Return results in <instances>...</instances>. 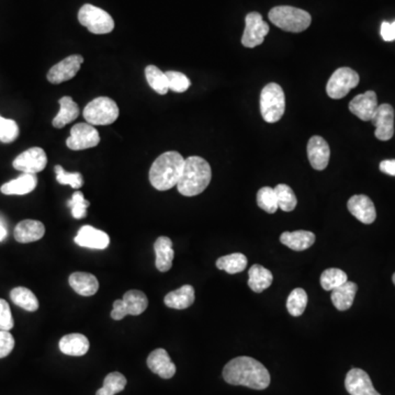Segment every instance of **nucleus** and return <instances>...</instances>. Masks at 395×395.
Returning a JSON list of instances; mask_svg holds the SVG:
<instances>
[{
	"instance_id": "nucleus-1",
	"label": "nucleus",
	"mask_w": 395,
	"mask_h": 395,
	"mask_svg": "<svg viewBox=\"0 0 395 395\" xmlns=\"http://www.w3.org/2000/svg\"><path fill=\"white\" fill-rule=\"evenodd\" d=\"M223 378L229 385H243L254 390H265L271 385V375L263 364L250 357H237L227 362Z\"/></svg>"
},
{
	"instance_id": "nucleus-2",
	"label": "nucleus",
	"mask_w": 395,
	"mask_h": 395,
	"mask_svg": "<svg viewBox=\"0 0 395 395\" xmlns=\"http://www.w3.org/2000/svg\"><path fill=\"white\" fill-rule=\"evenodd\" d=\"M212 179L211 166L204 158L190 156L185 159L184 169L177 188L185 196H194L208 188Z\"/></svg>"
},
{
	"instance_id": "nucleus-3",
	"label": "nucleus",
	"mask_w": 395,
	"mask_h": 395,
	"mask_svg": "<svg viewBox=\"0 0 395 395\" xmlns=\"http://www.w3.org/2000/svg\"><path fill=\"white\" fill-rule=\"evenodd\" d=\"M185 158L178 152H166L158 156L150 169V181L152 186L159 192H166L178 184Z\"/></svg>"
},
{
	"instance_id": "nucleus-4",
	"label": "nucleus",
	"mask_w": 395,
	"mask_h": 395,
	"mask_svg": "<svg viewBox=\"0 0 395 395\" xmlns=\"http://www.w3.org/2000/svg\"><path fill=\"white\" fill-rule=\"evenodd\" d=\"M268 17L275 27L292 34L303 32L312 22L308 11L291 6H277L269 11Z\"/></svg>"
},
{
	"instance_id": "nucleus-5",
	"label": "nucleus",
	"mask_w": 395,
	"mask_h": 395,
	"mask_svg": "<svg viewBox=\"0 0 395 395\" xmlns=\"http://www.w3.org/2000/svg\"><path fill=\"white\" fill-rule=\"evenodd\" d=\"M286 110V97L282 88L275 82L266 85L260 94V113L267 123L281 120Z\"/></svg>"
},
{
	"instance_id": "nucleus-6",
	"label": "nucleus",
	"mask_w": 395,
	"mask_h": 395,
	"mask_svg": "<svg viewBox=\"0 0 395 395\" xmlns=\"http://www.w3.org/2000/svg\"><path fill=\"white\" fill-rule=\"evenodd\" d=\"M120 110L111 98L98 97L84 109V117L92 125H109L117 121Z\"/></svg>"
},
{
	"instance_id": "nucleus-7",
	"label": "nucleus",
	"mask_w": 395,
	"mask_h": 395,
	"mask_svg": "<svg viewBox=\"0 0 395 395\" xmlns=\"http://www.w3.org/2000/svg\"><path fill=\"white\" fill-rule=\"evenodd\" d=\"M78 20L82 26L86 27L94 34H108L115 29L113 17L101 8L90 3L80 8Z\"/></svg>"
},
{
	"instance_id": "nucleus-8",
	"label": "nucleus",
	"mask_w": 395,
	"mask_h": 395,
	"mask_svg": "<svg viewBox=\"0 0 395 395\" xmlns=\"http://www.w3.org/2000/svg\"><path fill=\"white\" fill-rule=\"evenodd\" d=\"M359 75L350 67H340L331 75L326 85V92L331 99H342L359 84Z\"/></svg>"
},
{
	"instance_id": "nucleus-9",
	"label": "nucleus",
	"mask_w": 395,
	"mask_h": 395,
	"mask_svg": "<svg viewBox=\"0 0 395 395\" xmlns=\"http://www.w3.org/2000/svg\"><path fill=\"white\" fill-rule=\"evenodd\" d=\"M268 34L269 26L259 13L254 11L245 17V30L242 36V44L245 48L254 49L263 44Z\"/></svg>"
},
{
	"instance_id": "nucleus-10",
	"label": "nucleus",
	"mask_w": 395,
	"mask_h": 395,
	"mask_svg": "<svg viewBox=\"0 0 395 395\" xmlns=\"http://www.w3.org/2000/svg\"><path fill=\"white\" fill-rule=\"evenodd\" d=\"M100 143L99 132L89 123H78L73 127L66 145L72 151L96 148Z\"/></svg>"
},
{
	"instance_id": "nucleus-11",
	"label": "nucleus",
	"mask_w": 395,
	"mask_h": 395,
	"mask_svg": "<svg viewBox=\"0 0 395 395\" xmlns=\"http://www.w3.org/2000/svg\"><path fill=\"white\" fill-rule=\"evenodd\" d=\"M46 164H48V156L43 148H31L17 156L13 166V168L21 173L36 175L45 169Z\"/></svg>"
},
{
	"instance_id": "nucleus-12",
	"label": "nucleus",
	"mask_w": 395,
	"mask_h": 395,
	"mask_svg": "<svg viewBox=\"0 0 395 395\" xmlns=\"http://www.w3.org/2000/svg\"><path fill=\"white\" fill-rule=\"evenodd\" d=\"M84 63L82 55H71L63 61L54 65L48 73V80L51 84L59 85L74 78L78 74L79 69Z\"/></svg>"
},
{
	"instance_id": "nucleus-13",
	"label": "nucleus",
	"mask_w": 395,
	"mask_h": 395,
	"mask_svg": "<svg viewBox=\"0 0 395 395\" xmlns=\"http://www.w3.org/2000/svg\"><path fill=\"white\" fill-rule=\"evenodd\" d=\"M371 122L375 127L378 140L389 141L394 136V109L389 103L379 105Z\"/></svg>"
},
{
	"instance_id": "nucleus-14",
	"label": "nucleus",
	"mask_w": 395,
	"mask_h": 395,
	"mask_svg": "<svg viewBox=\"0 0 395 395\" xmlns=\"http://www.w3.org/2000/svg\"><path fill=\"white\" fill-rule=\"evenodd\" d=\"M345 387L350 395H381L375 391L369 375L357 368L347 373Z\"/></svg>"
},
{
	"instance_id": "nucleus-15",
	"label": "nucleus",
	"mask_w": 395,
	"mask_h": 395,
	"mask_svg": "<svg viewBox=\"0 0 395 395\" xmlns=\"http://www.w3.org/2000/svg\"><path fill=\"white\" fill-rule=\"evenodd\" d=\"M378 107L377 94L373 90L358 94L350 103V113L362 121H371Z\"/></svg>"
},
{
	"instance_id": "nucleus-16",
	"label": "nucleus",
	"mask_w": 395,
	"mask_h": 395,
	"mask_svg": "<svg viewBox=\"0 0 395 395\" xmlns=\"http://www.w3.org/2000/svg\"><path fill=\"white\" fill-rule=\"evenodd\" d=\"M347 207L350 213L364 224H371L375 222L377 212L375 204L369 196L365 194H356L348 200Z\"/></svg>"
},
{
	"instance_id": "nucleus-17",
	"label": "nucleus",
	"mask_w": 395,
	"mask_h": 395,
	"mask_svg": "<svg viewBox=\"0 0 395 395\" xmlns=\"http://www.w3.org/2000/svg\"><path fill=\"white\" fill-rule=\"evenodd\" d=\"M308 157L312 167L316 171H324L329 165L331 148L322 136H312L308 143Z\"/></svg>"
},
{
	"instance_id": "nucleus-18",
	"label": "nucleus",
	"mask_w": 395,
	"mask_h": 395,
	"mask_svg": "<svg viewBox=\"0 0 395 395\" xmlns=\"http://www.w3.org/2000/svg\"><path fill=\"white\" fill-rule=\"evenodd\" d=\"M75 243L80 247L106 250L109 246L110 237L103 231L97 230L90 225H85L77 233Z\"/></svg>"
},
{
	"instance_id": "nucleus-19",
	"label": "nucleus",
	"mask_w": 395,
	"mask_h": 395,
	"mask_svg": "<svg viewBox=\"0 0 395 395\" xmlns=\"http://www.w3.org/2000/svg\"><path fill=\"white\" fill-rule=\"evenodd\" d=\"M146 362L152 373L159 375L161 379H171L176 373V366L171 361L168 352L163 348L152 352Z\"/></svg>"
},
{
	"instance_id": "nucleus-20",
	"label": "nucleus",
	"mask_w": 395,
	"mask_h": 395,
	"mask_svg": "<svg viewBox=\"0 0 395 395\" xmlns=\"http://www.w3.org/2000/svg\"><path fill=\"white\" fill-rule=\"evenodd\" d=\"M45 234V227L43 223L36 220H23L15 227V240L21 244L36 242L41 240Z\"/></svg>"
},
{
	"instance_id": "nucleus-21",
	"label": "nucleus",
	"mask_w": 395,
	"mask_h": 395,
	"mask_svg": "<svg viewBox=\"0 0 395 395\" xmlns=\"http://www.w3.org/2000/svg\"><path fill=\"white\" fill-rule=\"evenodd\" d=\"M38 185V177L32 173H22L17 179L6 182L0 192L7 196H23L34 192Z\"/></svg>"
},
{
	"instance_id": "nucleus-22",
	"label": "nucleus",
	"mask_w": 395,
	"mask_h": 395,
	"mask_svg": "<svg viewBox=\"0 0 395 395\" xmlns=\"http://www.w3.org/2000/svg\"><path fill=\"white\" fill-rule=\"evenodd\" d=\"M154 250H155L156 256L155 265L158 271L161 273L171 271L173 257H175L173 242L171 238L166 236L158 237L154 244Z\"/></svg>"
},
{
	"instance_id": "nucleus-23",
	"label": "nucleus",
	"mask_w": 395,
	"mask_h": 395,
	"mask_svg": "<svg viewBox=\"0 0 395 395\" xmlns=\"http://www.w3.org/2000/svg\"><path fill=\"white\" fill-rule=\"evenodd\" d=\"M69 282L73 290L82 296H94L97 294L99 289L98 279L92 273H80V271L72 273L69 275Z\"/></svg>"
},
{
	"instance_id": "nucleus-24",
	"label": "nucleus",
	"mask_w": 395,
	"mask_h": 395,
	"mask_svg": "<svg viewBox=\"0 0 395 395\" xmlns=\"http://www.w3.org/2000/svg\"><path fill=\"white\" fill-rule=\"evenodd\" d=\"M59 346L63 354L80 357L89 350V340L85 335L74 333V334L65 335L64 337H62Z\"/></svg>"
},
{
	"instance_id": "nucleus-25",
	"label": "nucleus",
	"mask_w": 395,
	"mask_h": 395,
	"mask_svg": "<svg viewBox=\"0 0 395 395\" xmlns=\"http://www.w3.org/2000/svg\"><path fill=\"white\" fill-rule=\"evenodd\" d=\"M166 306L175 310L188 309L194 302V289L190 285H185L177 290L171 291L164 299Z\"/></svg>"
},
{
	"instance_id": "nucleus-26",
	"label": "nucleus",
	"mask_w": 395,
	"mask_h": 395,
	"mask_svg": "<svg viewBox=\"0 0 395 395\" xmlns=\"http://www.w3.org/2000/svg\"><path fill=\"white\" fill-rule=\"evenodd\" d=\"M315 234L310 231H296L281 234L280 242L296 252H302L311 247L315 243Z\"/></svg>"
},
{
	"instance_id": "nucleus-27",
	"label": "nucleus",
	"mask_w": 395,
	"mask_h": 395,
	"mask_svg": "<svg viewBox=\"0 0 395 395\" xmlns=\"http://www.w3.org/2000/svg\"><path fill=\"white\" fill-rule=\"evenodd\" d=\"M358 286L352 281H347L342 286L331 291V302L338 311H346L352 308Z\"/></svg>"
},
{
	"instance_id": "nucleus-28",
	"label": "nucleus",
	"mask_w": 395,
	"mask_h": 395,
	"mask_svg": "<svg viewBox=\"0 0 395 395\" xmlns=\"http://www.w3.org/2000/svg\"><path fill=\"white\" fill-rule=\"evenodd\" d=\"M59 111L57 117H54V128L63 129L65 125L69 124L76 120L79 115V108L72 97L65 96L59 99Z\"/></svg>"
},
{
	"instance_id": "nucleus-29",
	"label": "nucleus",
	"mask_w": 395,
	"mask_h": 395,
	"mask_svg": "<svg viewBox=\"0 0 395 395\" xmlns=\"http://www.w3.org/2000/svg\"><path fill=\"white\" fill-rule=\"evenodd\" d=\"M273 275L267 268L261 265H254L248 271V287L256 294L263 292L271 286Z\"/></svg>"
},
{
	"instance_id": "nucleus-30",
	"label": "nucleus",
	"mask_w": 395,
	"mask_h": 395,
	"mask_svg": "<svg viewBox=\"0 0 395 395\" xmlns=\"http://www.w3.org/2000/svg\"><path fill=\"white\" fill-rule=\"evenodd\" d=\"M123 303L128 315H140L148 306V299L146 294L140 290H130L123 296Z\"/></svg>"
},
{
	"instance_id": "nucleus-31",
	"label": "nucleus",
	"mask_w": 395,
	"mask_h": 395,
	"mask_svg": "<svg viewBox=\"0 0 395 395\" xmlns=\"http://www.w3.org/2000/svg\"><path fill=\"white\" fill-rule=\"evenodd\" d=\"M10 298L15 306L29 312H36L38 309V301L32 291L24 287H18L11 290Z\"/></svg>"
},
{
	"instance_id": "nucleus-32",
	"label": "nucleus",
	"mask_w": 395,
	"mask_h": 395,
	"mask_svg": "<svg viewBox=\"0 0 395 395\" xmlns=\"http://www.w3.org/2000/svg\"><path fill=\"white\" fill-rule=\"evenodd\" d=\"M217 267L220 271H227L230 275L242 273L247 267V258L240 252L223 256L217 260Z\"/></svg>"
},
{
	"instance_id": "nucleus-33",
	"label": "nucleus",
	"mask_w": 395,
	"mask_h": 395,
	"mask_svg": "<svg viewBox=\"0 0 395 395\" xmlns=\"http://www.w3.org/2000/svg\"><path fill=\"white\" fill-rule=\"evenodd\" d=\"M145 77L148 85L152 87V89L155 90L157 94H164L168 92V82L165 73L161 72V69L154 65H148L145 69Z\"/></svg>"
},
{
	"instance_id": "nucleus-34",
	"label": "nucleus",
	"mask_w": 395,
	"mask_h": 395,
	"mask_svg": "<svg viewBox=\"0 0 395 395\" xmlns=\"http://www.w3.org/2000/svg\"><path fill=\"white\" fill-rule=\"evenodd\" d=\"M127 378L120 373H111L105 378L103 387L97 391L96 395H115L122 392L127 385Z\"/></svg>"
},
{
	"instance_id": "nucleus-35",
	"label": "nucleus",
	"mask_w": 395,
	"mask_h": 395,
	"mask_svg": "<svg viewBox=\"0 0 395 395\" xmlns=\"http://www.w3.org/2000/svg\"><path fill=\"white\" fill-rule=\"evenodd\" d=\"M308 306V294L301 288L294 289L287 300V310L292 316H301Z\"/></svg>"
},
{
	"instance_id": "nucleus-36",
	"label": "nucleus",
	"mask_w": 395,
	"mask_h": 395,
	"mask_svg": "<svg viewBox=\"0 0 395 395\" xmlns=\"http://www.w3.org/2000/svg\"><path fill=\"white\" fill-rule=\"evenodd\" d=\"M347 281L346 273L337 268H329L323 271L321 275V286L325 291H333Z\"/></svg>"
},
{
	"instance_id": "nucleus-37",
	"label": "nucleus",
	"mask_w": 395,
	"mask_h": 395,
	"mask_svg": "<svg viewBox=\"0 0 395 395\" xmlns=\"http://www.w3.org/2000/svg\"><path fill=\"white\" fill-rule=\"evenodd\" d=\"M273 189H275V194H277L279 209L285 212L294 211L296 209V203H298L294 190L288 185L285 184L278 185Z\"/></svg>"
},
{
	"instance_id": "nucleus-38",
	"label": "nucleus",
	"mask_w": 395,
	"mask_h": 395,
	"mask_svg": "<svg viewBox=\"0 0 395 395\" xmlns=\"http://www.w3.org/2000/svg\"><path fill=\"white\" fill-rule=\"evenodd\" d=\"M257 204L260 209L273 215L279 209L278 200L275 189L271 187H264L257 194Z\"/></svg>"
},
{
	"instance_id": "nucleus-39",
	"label": "nucleus",
	"mask_w": 395,
	"mask_h": 395,
	"mask_svg": "<svg viewBox=\"0 0 395 395\" xmlns=\"http://www.w3.org/2000/svg\"><path fill=\"white\" fill-rule=\"evenodd\" d=\"M19 136V127L15 121L0 115V141L3 143H13Z\"/></svg>"
},
{
	"instance_id": "nucleus-40",
	"label": "nucleus",
	"mask_w": 395,
	"mask_h": 395,
	"mask_svg": "<svg viewBox=\"0 0 395 395\" xmlns=\"http://www.w3.org/2000/svg\"><path fill=\"white\" fill-rule=\"evenodd\" d=\"M165 74L167 77V82H168V88L173 92L181 94V92H187L189 87L192 86V82L189 80L188 77L182 73L168 71Z\"/></svg>"
},
{
	"instance_id": "nucleus-41",
	"label": "nucleus",
	"mask_w": 395,
	"mask_h": 395,
	"mask_svg": "<svg viewBox=\"0 0 395 395\" xmlns=\"http://www.w3.org/2000/svg\"><path fill=\"white\" fill-rule=\"evenodd\" d=\"M55 173L59 184L69 185L74 189L82 188L84 185V178L80 173H67L62 166H55Z\"/></svg>"
},
{
	"instance_id": "nucleus-42",
	"label": "nucleus",
	"mask_w": 395,
	"mask_h": 395,
	"mask_svg": "<svg viewBox=\"0 0 395 395\" xmlns=\"http://www.w3.org/2000/svg\"><path fill=\"white\" fill-rule=\"evenodd\" d=\"M90 203L88 200L85 199L82 192H77L73 194L72 199L69 200V207L72 210V215L75 219L80 220L86 217L87 208Z\"/></svg>"
},
{
	"instance_id": "nucleus-43",
	"label": "nucleus",
	"mask_w": 395,
	"mask_h": 395,
	"mask_svg": "<svg viewBox=\"0 0 395 395\" xmlns=\"http://www.w3.org/2000/svg\"><path fill=\"white\" fill-rule=\"evenodd\" d=\"M15 325L10 306L3 299H0V331H10Z\"/></svg>"
},
{
	"instance_id": "nucleus-44",
	"label": "nucleus",
	"mask_w": 395,
	"mask_h": 395,
	"mask_svg": "<svg viewBox=\"0 0 395 395\" xmlns=\"http://www.w3.org/2000/svg\"><path fill=\"white\" fill-rule=\"evenodd\" d=\"M15 348V338L9 331H0V359L7 357Z\"/></svg>"
},
{
	"instance_id": "nucleus-45",
	"label": "nucleus",
	"mask_w": 395,
	"mask_h": 395,
	"mask_svg": "<svg viewBox=\"0 0 395 395\" xmlns=\"http://www.w3.org/2000/svg\"><path fill=\"white\" fill-rule=\"evenodd\" d=\"M380 34L385 41H395V21L392 23L383 21L381 24Z\"/></svg>"
},
{
	"instance_id": "nucleus-46",
	"label": "nucleus",
	"mask_w": 395,
	"mask_h": 395,
	"mask_svg": "<svg viewBox=\"0 0 395 395\" xmlns=\"http://www.w3.org/2000/svg\"><path fill=\"white\" fill-rule=\"evenodd\" d=\"M127 315H128V312L125 310L123 300H117V301H115L113 311H111V317L115 319V321H120V319H124Z\"/></svg>"
},
{
	"instance_id": "nucleus-47",
	"label": "nucleus",
	"mask_w": 395,
	"mask_h": 395,
	"mask_svg": "<svg viewBox=\"0 0 395 395\" xmlns=\"http://www.w3.org/2000/svg\"><path fill=\"white\" fill-rule=\"evenodd\" d=\"M380 171L389 176L395 177V159H385L380 163Z\"/></svg>"
},
{
	"instance_id": "nucleus-48",
	"label": "nucleus",
	"mask_w": 395,
	"mask_h": 395,
	"mask_svg": "<svg viewBox=\"0 0 395 395\" xmlns=\"http://www.w3.org/2000/svg\"><path fill=\"white\" fill-rule=\"evenodd\" d=\"M6 237H7V229L3 220L0 219V242H3Z\"/></svg>"
},
{
	"instance_id": "nucleus-49",
	"label": "nucleus",
	"mask_w": 395,
	"mask_h": 395,
	"mask_svg": "<svg viewBox=\"0 0 395 395\" xmlns=\"http://www.w3.org/2000/svg\"><path fill=\"white\" fill-rule=\"evenodd\" d=\"M392 279H393V283H394V285H395V273H394V275H393Z\"/></svg>"
}]
</instances>
